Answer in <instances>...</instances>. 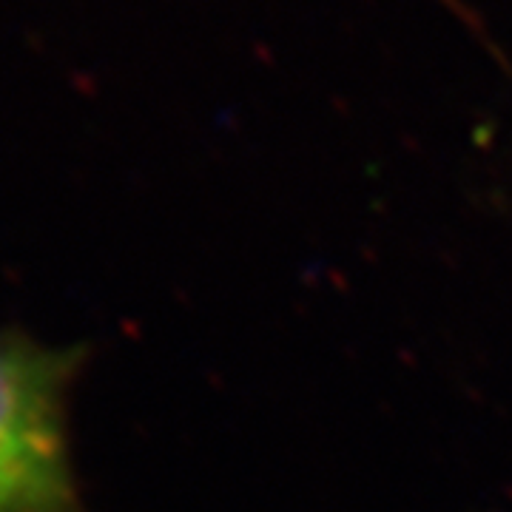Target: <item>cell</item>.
<instances>
[{
    "label": "cell",
    "mask_w": 512,
    "mask_h": 512,
    "mask_svg": "<svg viewBox=\"0 0 512 512\" xmlns=\"http://www.w3.org/2000/svg\"><path fill=\"white\" fill-rule=\"evenodd\" d=\"M86 353L0 330V512H89L74 476L69 390Z\"/></svg>",
    "instance_id": "cell-1"
}]
</instances>
